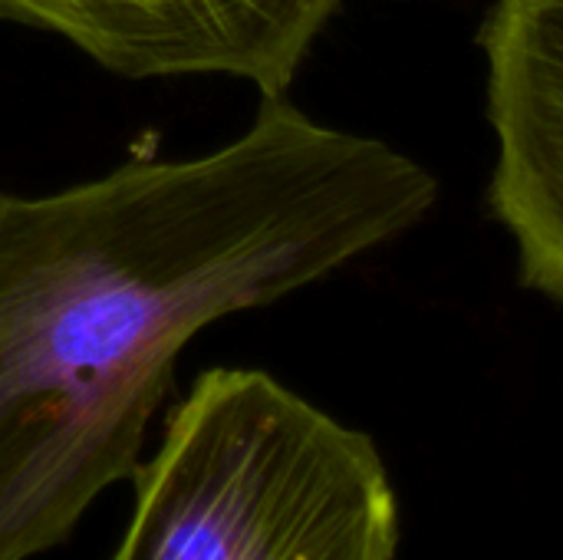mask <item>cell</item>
<instances>
[{
  "label": "cell",
  "instance_id": "cell-4",
  "mask_svg": "<svg viewBox=\"0 0 563 560\" xmlns=\"http://www.w3.org/2000/svg\"><path fill=\"white\" fill-rule=\"evenodd\" d=\"M478 43L498 139L492 208L521 281L563 304V0H498Z\"/></svg>",
  "mask_w": 563,
  "mask_h": 560
},
{
  "label": "cell",
  "instance_id": "cell-1",
  "mask_svg": "<svg viewBox=\"0 0 563 560\" xmlns=\"http://www.w3.org/2000/svg\"><path fill=\"white\" fill-rule=\"evenodd\" d=\"M439 185L393 145L264 96L228 145L0 191V560L69 541L135 479L175 360L211 323L399 238Z\"/></svg>",
  "mask_w": 563,
  "mask_h": 560
},
{
  "label": "cell",
  "instance_id": "cell-3",
  "mask_svg": "<svg viewBox=\"0 0 563 560\" xmlns=\"http://www.w3.org/2000/svg\"><path fill=\"white\" fill-rule=\"evenodd\" d=\"M343 0H0L129 79L231 76L284 96Z\"/></svg>",
  "mask_w": 563,
  "mask_h": 560
},
{
  "label": "cell",
  "instance_id": "cell-2",
  "mask_svg": "<svg viewBox=\"0 0 563 560\" xmlns=\"http://www.w3.org/2000/svg\"><path fill=\"white\" fill-rule=\"evenodd\" d=\"M109 560H393L396 495L373 439L261 370H208L135 472Z\"/></svg>",
  "mask_w": 563,
  "mask_h": 560
}]
</instances>
